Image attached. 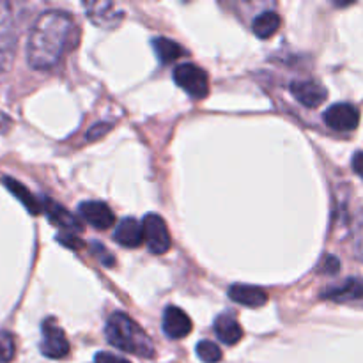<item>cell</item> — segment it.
I'll list each match as a JSON object with an SVG mask.
<instances>
[{
  "label": "cell",
  "instance_id": "cell-2",
  "mask_svg": "<svg viewBox=\"0 0 363 363\" xmlns=\"http://www.w3.org/2000/svg\"><path fill=\"white\" fill-rule=\"evenodd\" d=\"M106 340L124 353L135 354L140 358H152L156 354L155 344L147 333L123 312H116L108 318L105 328Z\"/></svg>",
  "mask_w": 363,
  "mask_h": 363
},
{
  "label": "cell",
  "instance_id": "cell-24",
  "mask_svg": "<svg viewBox=\"0 0 363 363\" xmlns=\"http://www.w3.org/2000/svg\"><path fill=\"white\" fill-rule=\"evenodd\" d=\"M354 241H357V252L358 257L363 261V216L360 218L357 225V233H354Z\"/></svg>",
  "mask_w": 363,
  "mask_h": 363
},
{
  "label": "cell",
  "instance_id": "cell-18",
  "mask_svg": "<svg viewBox=\"0 0 363 363\" xmlns=\"http://www.w3.org/2000/svg\"><path fill=\"white\" fill-rule=\"evenodd\" d=\"M152 48H155L160 62H163V64L174 62V60H177L179 57L184 55L183 46H179L176 41H172V39H169V38L152 39Z\"/></svg>",
  "mask_w": 363,
  "mask_h": 363
},
{
  "label": "cell",
  "instance_id": "cell-26",
  "mask_svg": "<svg viewBox=\"0 0 363 363\" xmlns=\"http://www.w3.org/2000/svg\"><path fill=\"white\" fill-rule=\"evenodd\" d=\"M108 130H110V124H106V123L98 124V126H94L91 131H89V140H94L96 137H101V135Z\"/></svg>",
  "mask_w": 363,
  "mask_h": 363
},
{
  "label": "cell",
  "instance_id": "cell-22",
  "mask_svg": "<svg viewBox=\"0 0 363 363\" xmlns=\"http://www.w3.org/2000/svg\"><path fill=\"white\" fill-rule=\"evenodd\" d=\"M91 252H92V255H94L96 259H99V262H101V264H105V266H113V257H112V254H110L108 250H106L105 247H103L101 243H92L91 245Z\"/></svg>",
  "mask_w": 363,
  "mask_h": 363
},
{
  "label": "cell",
  "instance_id": "cell-11",
  "mask_svg": "<svg viewBox=\"0 0 363 363\" xmlns=\"http://www.w3.org/2000/svg\"><path fill=\"white\" fill-rule=\"evenodd\" d=\"M291 94L307 108H315L325 101L328 92L318 80H296L291 84Z\"/></svg>",
  "mask_w": 363,
  "mask_h": 363
},
{
  "label": "cell",
  "instance_id": "cell-4",
  "mask_svg": "<svg viewBox=\"0 0 363 363\" xmlns=\"http://www.w3.org/2000/svg\"><path fill=\"white\" fill-rule=\"evenodd\" d=\"M43 340L39 344V350L46 358L60 360L69 354V342L66 339V333L62 332L55 319H45L41 326Z\"/></svg>",
  "mask_w": 363,
  "mask_h": 363
},
{
  "label": "cell",
  "instance_id": "cell-27",
  "mask_svg": "<svg viewBox=\"0 0 363 363\" xmlns=\"http://www.w3.org/2000/svg\"><path fill=\"white\" fill-rule=\"evenodd\" d=\"M353 170L363 179V152H357L353 156Z\"/></svg>",
  "mask_w": 363,
  "mask_h": 363
},
{
  "label": "cell",
  "instance_id": "cell-16",
  "mask_svg": "<svg viewBox=\"0 0 363 363\" xmlns=\"http://www.w3.org/2000/svg\"><path fill=\"white\" fill-rule=\"evenodd\" d=\"M2 181H4V184H6L7 190H9L13 195H16V197L20 199L21 204H23L25 208L32 213V215H39V213L43 211V202H39L38 199H35L34 195H32L30 191L23 186V184L18 183V181L13 179V177H4Z\"/></svg>",
  "mask_w": 363,
  "mask_h": 363
},
{
  "label": "cell",
  "instance_id": "cell-8",
  "mask_svg": "<svg viewBox=\"0 0 363 363\" xmlns=\"http://www.w3.org/2000/svg\"><path fill=\"white\" fill-rule=\"evenodd\" d=\"M78 215L92 225L94 229L106 230L113 225L116 222V216H113L112 209L105 204V202L99 201H85L78 206Z\"/></svg>",
  "mask_w": 363,
  "mask_h": 363
},
{
  "label": "cell",
  "instance_id": "cell-17",
  "mask_svg": "<svg viewBox=\"0 0 363 363\" xmlns=\"http://www.w3.org/2000/svg\"><path fill=\"white\" fill-rule=\"evenodd\" d=\"M280 27V16L275 11H264L259 16L254 18L252 21V30L259 39H268L279 30Z\"/></svg>",
  "mask_w": 363,
  "mask_h": 363
},
{
  "label": "cell",
  "instance_id": "cell-13",
  "mask_svg": "<svg viewBox=\"0 0 363 363\" xmlns=\"http://www.w3.org/2000/svg\"><path fill=\"white\" fill-rule=\"evenodd\" d=\"M113 240L126 248L140 247L142 243H145L144 227H142V223H138L135 218L121 220L119 225L113 230Z\"/></svg>",
  "mask_w": 363,
  "mask_h": 363
},
{
  "label": "cell",
  "instance_id": "cell-1",
  "mask_svg": "<svg viewBox=\"0 0 363 363\" xmlns=\"http://www.w3.org/2000/svg\"><path fill=\"white\" fill-rule=\"evenodd\" d=\"M78 27L66 11H45L35 18L27 41V60L30 67L48 71L77 45Z\"/></svg>",
  "mask_w": 363,
  "mask_h": 363
},
{
  "label": "cell",
  "instance_id": "cell-15",
  "mask_svg": "<svg viewBox=\"0 0 363 363\" xmlns=\"http://www.w3.org/2000/svg\"><path fill=\"white\" fill-rule=\"evenodd\" d=\"M215 333L218 337V340H222L227 346H234L241 340L243 337V330H241L240 323L236 321V318L230 314H222L215 319Z\"/></svg>",
  "mask_w": 363,
  "mask_h": 363
},
{
  "label": "cell",
  "instance_id": "cell-25",
  "mask_svg": "<svg viewBox=\"0 0 363 363\" xmlns=\"http://www.w3.org/2000/svg\"><path fill=\"white\" fill-rule=\"evenodd\" d=\"M339 261H337L335 257H326L325 261H323V272L325 273H335L337 269H339Z\"/></svg>",
  "mask_w": 363,
  "mask_h": 363
},
{
  "label": "cell",
  "instance_id": "cell-6",
  "mask_svg": "<svg viewBox=\"0 0 363 363\" xmlns=\"http://www.w3.org/2000/svg\"><path fill=\"white\" fill-rule=\"evenodd\" d=\"M323 119L326 126L335 131H353L360 123V112L351 103H337L326 110Z\"/></svg>",
  "mask_w": 363,
  "mask_h": 363
},
{
  "label": "cell",
  "instance_id": "cell-3",
  "mask_svg": "<svg viewBox=\"0 0 363 363\" xmlns=\"http://www.w3.org/2000/svg\"><path fill=\"white\" fill-rule=\"evenodd\" d=\"M174 82L177 87L183 89L191 98L202 99L209 94V78L208 73L197 64H179L174 69Z\"/></svg>",
  "mask_w": 363,
  "mask_h": 363
},
{
  "label": "cell",
  "instance_id": "cell-14",
  "mask_svg": "<svg viewBox=\"0 0 363 363\" xmlns=\"http://www.w3.org/2000/svg\"><path fill=\"white\" fill-rule=\"evenodd\" d=\"M85 9L92 23L103 25V27H113L123 20V13L117 11V7L110 2L85 4Z\"/></svg>",
  "mask_w": 363,
  "mask_h": 363
},
{
  "label": "cell",
  "instance_id": "cell-20",
  "mask_svg": "<svg viewBox=\"0 0 363 363\" xmlns=\"http://www.w3.org/2000/svg\"><path fill=\"white\" fill-rule=\"evenodd\" d=\"M16 353V344L11 333L0 332V363H9Z\"/></svg>",
  "mask_w": 363,
  "mask_h": 363
},
{
  "label": "cell",
  "instance_id": "cell-21",
  "mask_svg": "<svg viewBox=\"0 0 363 363\" xmlns=\"http://www.w3.org/2000/svg\"><path fill=\"white\" fill-rule=\"evenodd\" d=\"M57 241H59L60 245H64V247L71 248V250H78V248L84 247V241H82L80 238H78V234L74 233H62V230H59Z\"/></svg>",
  "mask_w": 363,
  "mask_h": 363
},
{
  "label": "cell",
  "instance_id": "cell-7",
  "mask_svg": "<svg viewBox=\"0 0 363 363\" xmlns=\"http://www.w3.org/2000/svg\"><path fill=\"white\" fill-rule=\"evenodd\" d=\"M323 300L363 308V279H347L323 293Z\"/></svg>",
  "mask_w": 363,
  "mask_h": 363
},
{
  "label": "cell",
  "instance_id": "cell-19",
  "mask_svg": "<svg viewBox=\"0 0 363 363\" xmlns=\"http://www.w3.org/2000/svg\"><path fill=\"white\" fill-rule=\"evenodd\" d=\"M197 357L204 363H218L222 360V351L211 340H201L197 344Z\"/></svg>",
  "mask_w": 363,
  "mask_h": 363
},
{
  "label": "cell",
  "instance_id": "cell-28",
  "mask_svg": "<svg viewBox=\"0 0 363 363\" xmlns=\"http://www.w3.org/2000/svg\"><path fill=\"white\" fill-rule=\"evenodd\" d=\"M11 124H13V123H11L9 117H7L4 112H0V135L6 133V131L11 128Z\"/></svg>",
  "mask_w": 363,
  "mask_h": 363
},
{
  "label": "cell",
  "instance_id": "cell-10",
  "mask_svg": "<svg viewBox=\"0 0 363 363\" xmlns=\"http://www.w3.org/2000/svg\"><path fill=\"white\" fill-rule=\"evenodd\" d=\"M43 213L48 216L50 222L53 223L55 227H59L62 233H74V234H80L82 233V223L80 220L77 218L74 215H71L67 209H64L62 206L53 202L52 199H43Z\"/></svg>",
  "mask_w": 363,
  "mask_h": 363
},
{
  "label": "cell",
  "instance_id": "cell-9",
  "mask_svg": "<svg viewBox=\"0 0 363 363\" xmlns=\"http://www.w3.org/2000/svg\"><path fill=\"white\" fill-rule=\"evenodd\" d=\"M163 333L169 339L179 340L190 335L191 332V319L188 318L186 312L179 307H167L163 312Z\"/></svg>",
  "mask_w": 363,
  "mask_h": 363
},
{
  "label": "cell",
  "instance_id": "cell-12",
  "mask_svg": "<svg viewBox=\"0 0 363 363\" xmlns=\"http://www.w3.org/2000/svg\"><path fill=\"white\" fill-rule=\"evenodd\" d=\"M229 298L236 303L248 308H261L268 303V294L255 286H245V284H234L229 287Z\"/></svg>",
  "mask_w": 363,
  "mask_h": 363
},
{
  "label": "cell",
  "instance_id": "cell-5",
  "mask_svg": "<svg viewBox=\"0 0 363 363\" xmlns=\"http://www.w3.org/2000/svg\"><path fill=\"white\" fill-rule=\"evenodd\" d=\"M142 227H144V240L151 254L163 255L170 250L172 241H170L169 229H167V223L162 216L155 215V213L145 215L142 220Z\"/></svg>",
  "mask_w": 363,
  "mask_h": 363
},
{
  "label": "cell",
  "instance_id": "cell-23",
  "mask_svg": "<svg viewBox=\"0 0 363 363\" xmlns=\"http://www.w3.org/2000/svg\"><path fill=\"white\" fill-rule=\"evenodd\" d=\"M94 363H130L126 358H121L117 354L106 353V351H101L94 357Z\"/></svg>",
  "mask_w": 363,
  "mask_h": 363
}]
</instances>
